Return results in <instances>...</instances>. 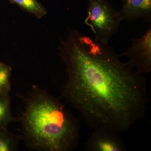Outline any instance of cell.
<instances>
[{"label":"cell","instance_id":"obj_1","mask_svg":"<svg viewBox=\"0 0 151 151\" xmlns=\"http://www.w3.org/2000/svg\"><path fill=\"white\" fill-rule=\"evenodd\" d=\"M59 50L68 76L62 95L89 127L123 133L143 119L148 102L145 78L108 43L72 31Z\"/></svg>","mask_w":151,"mask_h":151},{"label":"cell","instance_id":"obj_5","mask_svg":"<svg viewBox=\"0 0 151 151\" xmlns=\"http://www.w3.org/2000/svg\"><path fill=\"white\" fill-rule=\"evenodd\" d=\"M88 151H126L127 147L124 141L113 130L99 128L94 129L84 144Z\"/></svg>","mask_w":151,"mask_h":151},{"label":"cell","instance_id":"obj_4","mask_svg":"<svg viewBox=\"0 0 151 151\" xmlns=\"http://www.w3.org/2000/svg\"><path fill=\"white\" fill-rule=\"evenodd\" d=\"M132 46L127 51L119 55L129 59L127 66L135 68L138 73L142 74L151 71V27L139 38H132Z\"/></svg>","mask_w":151,"mask_h":151},{"label":"cell","instance_id":"obj_6","mask_svg":"<svg viewBox=\"0 0 151 151\" xmlns=\"http://www.w3.org/2000/svg\"><path fill=\"white\" fill-rule=\"evenodd\" d=\"M122 6L119 11L122 21H134L141 19L151 22V0H121Z\"/></svg>","mask_w":151,"mask_h":151},{"label":"cell","instance_id":"obj_7","mask_svg":"<svg viewBox=\"0 0 151 151\" xmlns=\"http://www.w3.org/2000/svg\"><path fill=\"white\" fill-rule=\"evenodd\" d=\"M17 120L12 114L9 94L0 93V128L8 129L9 124Z\"/></svg>","mask_w":151,"mask_h":151},{"label":"cell","instance_id":"obj_2","mask_svg":"<svg viewBox=\"0 0 151 151\" xmlns=\"http://www.w3.org/2000/svg\"><path fill=\"white\" fill-rule=\"evenodd\" d=\"M19 117L22 139L38 151H72L80 139L79 121L58 99L36 85Z\"/></svg>","mask_w":151,"mask_h":151},{"label":"cell","instance_id":"obj_9","mask_svg":"<svg viewBox=\"0 0 151 151\" xmlns=\"http://www.w3.org/2000/svg\"><path fill=\"white\" fill-rule=\"evenodd\" d=\"M21 139V136L15 134L8 129L0 128V151L18 150Z\"/></svg>","mask_w":151,"mask_h":151},{"label":"cell","instance_id":"obj_3","mask_svg":"<svg viewBox=\"0 0 151 151\" xmlns=\"http://www.w3.org/2000/svg\"><path fill=\"white\" fill-rule=\"evenodd\" d=\"M122 22L119 11L107 0H88L84 22L92 30L95 41L108 44L118 32Z\"/></svg>","mask_w":151,"mask_h":151},{"label":"cell","instance_id":"obj_10","mask_svg":"<svg viewBox=\"0 0 151 151\" xmlns=\"http://www.w3.org/2000/svg\"><path fill=\"white\" fill-rule=\"evenodd\" d=\"M12 68L0 61V93L9 94L11 92Z\"/></svg>","mask_w":151,"mask_h":151},{"label":"cell","instance_id":"obj_8","mask_svg":"<svg viewBox=\"0 0 151 151\" xmlns=\"http://www.w3.org/2000/svg\"><path fill=\"white\" fill-rule=\"evenodd\" d=\"M20 8L29 13L33 15L38 19H41L47 13V11L37 0H10Z\"/></svg>","mask_w":151,"mask_h":151}]
</instances>
